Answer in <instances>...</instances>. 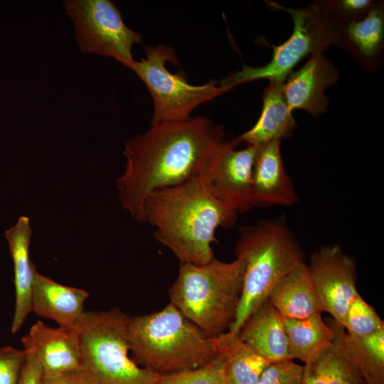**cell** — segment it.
Here are the masks:
<instances>
[{"instance_id":"6","label":"cell","mask_w":384,"mask_h":384,"mask_svg":"<svg viewBox=\"0 0 384 384\" xmlns=\"http://www.w3.org/2000/svg\"><path fill=\"white\" fill-rule=\"evenodd\" d=\"M129 317L117 308L84 312L75 326L81 348L76 373L82 384H156L160 375L130 356Z\"/></svg>"},{"instance_id":"14","label":"cell","mask_w":384,"mask_h":384,"mask_svg":"<svg viewBox=\"0 0 384 384\" xmlns=\"http://www.w3.org/2000/svg\"><path fill=\"white\" fill-rule=\"evenodd\" d=\"M281 139H273L257 148L252 178L255 207L289 206L299 201L281 155Z\"/></svg>"},{"instance_id":"18","label":"cell","mask_w":384,"mask_h":384,"mask_svg":"<svg viewBox=\"0 0 384 384\" xmlns=\"http://www.w3.org/2000/svg\"><path fill=\"white\" fill-rule=\"evenodd\" d=\"M268 299L284 319H304L322 313L304 262L297 264L275 284Z\"/></svg>"},{"instance_id":"27","label":"cell","mask_w":384,"mask_h":384,"mask_svg":"<svg viewBox=\"0 0 384 384\" xmlns=\"http://www.w3.org/2000/svg\"><path fill=\"white\" fill-rule=\"evenodd\" d=\"M303 366L292 360L272 363L257 384H302Z\"/></svg>"},{"instance_id":"26","label":"cell","mask_w":384,"mask_h":384,"mask_svg":"<svg viewBox=\"0 0 384 384\" xmlns=\"http://www.w3.org/2000/svg\"><path fill=\"white\" fill-rule=\"evenodd\" d=\"M343 326L351 336L363 338L384 328V323L375 310L358 294L347 309Z\"/></svg>"},{"instance_id":"2","label":"cell","mask_w":384,"mask_h":384,"mask_svg":"<svg viewBox=\"0 0 384 384\" xmlns=\"http://www.w3.org/2000/svg\"><path fill=\"white\" fill-rule=\"evenodd\" d=\"M238 215L213 199L197 176L154 191L143 208V223L154 228L156 240L180 263L197 265L215 257L212 245L217 242V229L234 226Z\"/></svg>"},{"instance_id":"12","label":"cell","mask_w":384,"mask_h":384,"mask_svg":"<svg viewBox=\"0 0 384 384\" xmlns=\"http://www.w3.org/2000/svg\"><path fill=\"white\" fill-rule=\"evenodd\" d=\"M22 343L30 346L40 361L43 376L76 373L81 363V348L76 328H53L36 322Z\"/></svg>"},{"instance_id":"7","label":"cell","mask_w":384,"mask_h":384,"mask_svg":"<svg viewBox=\"0 0 384 384\" xmlns=\"http://www.w3.org/2000/svg\"><path fill=\"white\" fill-rule=\"evenodd\" d=\"M272 9L283 10L292 18L291 36L282 44L273 46L271 60L261 67L243 68L224 78L219 84L232 89L250 81L267 79L284 82L293 68L308 55L322 54L330 46L341 44L343 26L332 3H312L302 9H289L270 2Z\"/></svg>"},{"instance_id":"11","label":"cell","mask_w":384,"mask_h":384,"mask_svg":"<svg viewBox=\"0 0 384 384\" xmlns=\"http://www.w3.org/2000/svg\"><path fill=\"white\" fill-rule=\"evenodd\" d=\"M322 312L343 326L347 309L358 294L353 259L337 245L315 251L308 265Z\"/></svg>"},{"instance_id":"17","label":"cell","mask_w":384,"mask_h":384,"mask_svg":"<svg viewBox=\"0 0 384 384\" xmlns=\"http://www.w3.org/2000/svg\"><path fill=\"white\" fill-rule=\"evenodd\" d=\"M32 235L30 220L20 216L14 225L5 233L14 264L16 292L15 308L11 331L17 332L32 311V287L35 266L29 258Z\"/></svg>"},{"instance_id":"10","label":"cell","mask_w":384,"mask_h":384,"mask_svg":"<svg viewBox=\"0 0 384 384\" xmlns=\"http://www.w3.org/2000/svg\"><path fill=\"white\" fill-rule=\"evenodd\" d=\"M236 140H223L210 154L197 177L208 194L237 215L250 212L252 178L257 148L237 149Z\"/></svg>"},{"instance_id":"31","label":"cell","mask_w":384,"mask_h":384,"mask_svg":"<svg viewBox=\"0 0 384 384\" xmlns=\"http://www.w3.org/2000/svg\"><path fill=\"white\" fill-rule=\"evenodd\" d=\"M42 384H82L76 373L43 376Z\"/></svg>"},{"instance_id":"13","label":"cell","mask_w":384,"mask_h":384,"mask_svg":"<svg viewBox=\"0 0 384 384\" xmlns=\"http://www.w3.org/2000/svg\"><path fill=\"white\" fill-rule=\"evenodd\" d=\"M338 78V72L329 59L322 54L311 55L283 83L284 95L290 110L302 109L314 117L323 113L329 104L324 92Z\"/></svg>"},{"instance_id":"20","label":"cell","mask_w":384,"mask_h":384,"mask_svg":"<svg viewBox=\"0 0 384 384\" xmlns=\"http://www.w3.org/2000/svg\"><path fill=\"white\" fill-rule=\"evenodd\" d=\"M336 343L356 368L366 384H384V328L373 335L356 338L349 335L334 319L326 322Z\"/></svg>"},{"instance_id":"25","label":"cell","mask_w":384,"mask_h":384,"mask_svg":"<svg viewBox=\"0 0 384 384\" xmlns=\"http://www.w3.org/2000/svg\"><path fill=\"white\" fill-rule=\"evenodd\" d=\"M220 338L222 351L215 359L198 368L160 375L156 384H226L224 365L228 343L223 337Z\"/></svg>"},{"instance_id":"29","label":"cell","mask_w":384,"mask_h":384,"mask_svg":"<svg viewBox=\"0 0 384 384\" xmlns=\"http://www.w3.org/2000/svg\"><path fill=\"white\" fill-rule=\"evenodd\" d=\"M23 345L25 360L21 368L18 384H42L43 370L33 350Z\"/></svg>"},{"instance_id":"22","label":"cell","mask_w":384,"mask_h":384,"mask_svg":"<svg viewBox=\"0 0 384 384\" xmlns=\"http://www.w3.org/2000/svg\"><path fill=\"white\" fill-rule=\"evenodd\" d=\"M302 384H366L334 341L314 360L303 366Z\"/></svg>"},{"instance_id":"4","label":"cell","mask_w":384,"mask_h":384,"mask_svg":"<svg viewBox=\"0 0 384 384\" xmlns=\"http://www.w3.org/2000/svg\"><path fill=\"white\" fill-rule=\"evenodd\" d=\"M235 246L244 265L240 299L234 321L225 333L238 336L249 316L267 299L275 284L297 264L304 253L284 220L264 219L241 225Z\"/></svg>"},{"instance_id":"23","label":"cell","mask_w":384,"mask_h":384,"mask_svg":"<svg viewBox=\"0 0 384 384\" xmlns=\"http://www.w3.org/2000/svg\"><path fill=\"white\" fill-rule=\"evenodd\" d=\"M384 35V15L377 4L358 20H351L343 30L355 52L366 62L375 60L381 51Z\"/></svg>"},{"instance_id":"3","label":"cell","mask_w":384,"mask_h":384,"mask_svg":"<svg viewBox=\"0 0 384 384\" xmlns=\"http://www.w3.org/2000/svg\"><path fill=\"white\" fill-rule=\"evenodd\" d=\"M128 338L136 362L162 375L200 368L222 351L172 303L160 311L129 317Z\"/></svg>"},{"instance_id":"8","label":"cell","mask_w":384,"mask_h":384,"mask_svg":"<svg viewBox=\"0 0 384 384\" xmlns=\"http://www.w3.org/2000/svg\"><path fill=\"white\" fill-rule=\"evenodd\" d=\"M144 50L146 58L133 60L129 68L144 82L151 96V125L187 120L197 107L231 90L216 82L193 85L181 75L171 73L165 64L176 63L177 60L169 47L146 46Z\"/></svg>"},{"instance_id":"19","label":"cell","mask_w":384,"mask_h":384,"mask_svg":"<svg viewBox=\"0 0 384 384\" xmlns=\"http://www.w3.org/2000/svg\"><path fill=\"white\" fill-rule=\"evenodd\" d=\"M284 82H270L262 94V110L255 125L235 140L259 148L267 142L288 138L297 127L283 92Z\"/></svg>"},{"instance_id":"15","label":"cell","mask_w":384,"mask_h":384,"mask_svg":"<svg viewBox=\"0 0 384 384\" xmlns=\"http://www.w3.org/2000/svg\"><path fill=\"white\" fill-rule=\"evenodd\" d=\"M89 296L83 289L62 285L34 270L32 311L55 321L60 327L75 328Z\"/></svg>"},{"instance_id":"24","label":"cell","mask_w":384,"mask_h":384,"mask_svg":"<svg viewBox=\"0 0 384 384\" xmlns=\"http://www.w3.org/2000/svg\"><path fill=\"white\" fill-rule=\"evenodd\" d=\"M223 337L228 343L224 365L226 384H257L271 363L244 343L239 336Z\"/></svg>"},{"instance_id":"5","label":"cell","mask_w":384,"mask_h":384,"mask_svg":"<svg viewBox=\"0 0 384 384\" xmlns=\"http://www.w3.org/2000/svg\"><path fill=\"white\" fill-rule=\"evenodd\" d=\"M243 272L238 258L226 262L214 257L202 265L180 263L169 289L170 302L207 336L218 338L234 321Z\"/></svg>"},{"instance_id":"30","label":"cell","mask_w":384,"mask_h":384,"mask_svg":"<svg viewBox=\"0 0 384 384\" xmlns=\"http://www.w3.org/2000/svg\"><path fill=\"white\" fill-rule=\"evenodd\" d=\"M332 5L341 19L345 16L356 19L362 17L377 4L369 0H342L332 3Z\"/></svg>"},{"instance_id":"28","label":"cell","mask_w":384,"mask_h":384,"mask_svg":"<svg viewBox=\"0 0 384 384\" xmlns=\"http://www.w3.org/2000/svg\"><path fill=\"white\" fill-rule=\"evenodd\" d=\"M24 360L23 350L11 346L0 348V384H18Z\"/></svg>"},{"instance_id":"16","label":"cell","mask_w":384,"mask_h":384,"mask_svg":"<svg viewBox=\"0 0 384 384\" xmlns=\"http://www.w3.org/2000/svg\"><path fill=\"white\" fill-rule=\"evenodd\" d=\"M238 336L271 363L291 360L284 319L269 299L249 316Z\"/></svg>"},{"instance_id":"9","label":"cell","mask_w":384,"mask_h":384,"mask_svg":"<svg viewBox=\"0 0 384 384\" xmlns=\"http://www.w3.org/2000/svg\"><path fill=\"white\" fill-rule=\"evenodd\" d=\"M63 6L82 53L113 58L129 68L134 60L133 46L142 43V36L124 23L113 1L66 0Z\"/></svg>"},{"instance_id":"21","label":"cell","mask_w":384,"mask_h":384,"mask_svg":"<svg viewBox=\"0 0 384 384\" xmlns=\"http://www.w3.org/2000/svg\"><path fill=\"white\" fill-rule=\"evenodd\" d=\"M284 324L292 361L298 359L309 363L334 341V331L322 319L321 313L304 319H284Z\"/></svg>"},{"instance_id":"1","label":"cell","mask_w":384,"mask_h":384,"mask_svg":"<svg viewBox=\"0 0 384 384\" xmlns=\"http://www.w3.org/2000/svg\"><path fill=\"white\" fill-rule=\"evenodd\" d=\"M220 125L203 117L165 122L124 142L127 159L117 180L118 198L134 220L143 223V208L154 191L198 176L213 150L224 139Z\"/></svg>"}]
</instances>
